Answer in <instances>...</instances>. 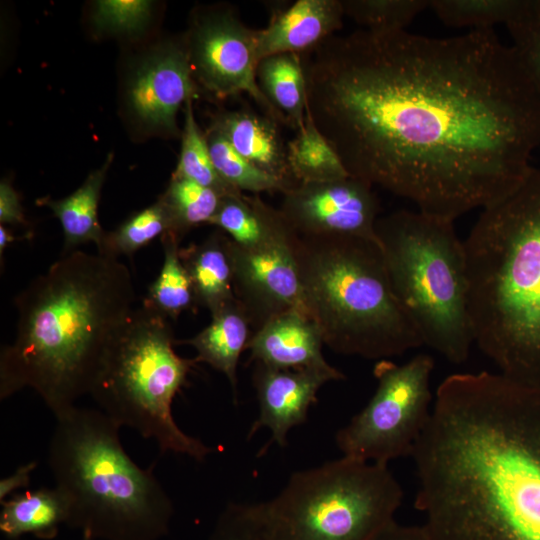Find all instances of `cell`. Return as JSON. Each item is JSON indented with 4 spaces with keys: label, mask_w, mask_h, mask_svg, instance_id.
Here are the masks:
<instances>
[{
    "label": "cell",
    "mask_w": 540,
    "mask_h": 540,
    "mask_svg": "<svg viewBox=\"0 0 540 540\" xmlns=\"http://www.w3.org/2000/svg\"><path fill=\"white\" fill-rule=\"evenodd\" d=\"M307 111L350 176L455 221L514 191L540 145V92L493 29H359L301 54Z\"/></svg>",
    "instance_id": "cell-1"
},
{
    "label": "cell",
    "mask_w": 540,
    "mask_h": 540,
    "mask_svg": "<svg viewBox=\"0 0 540 540\" xmlns=\"http://www.w3.org/2000/svg\"><path fill=\"white\" fill-rule=\"evenodd\" d=\"M412 457L434 540H540V386L446 377Z\"/></svg>",
    "instance_id": "cell-2"
},
{
    "label": "cell",
    "mask_w": 540,
    "mask_h": 540,
    "mask_svg": "<svg viewBox=\"0 0 540 540\" xmlns=\"http://www.w3.org/2000/svg\"><path fill=\"white\" fill-rule=\"evenodd\" d=\"M135 299L131 272L118 259L63 254L14 299L17 329L0 352V399L32 389L55 418L76 406Z\"/></svg>",
    "instance_id": "cell-3"
},
{
    "label": "cell",
    "mask_w": 540,
    "mask_h": 540,
    "mask_svg": "<svg viewBox=\"0 0 540 540\" xmlns=\"http://www.w3.org/2000/svg\"><path fill=\"white\" fill-rule=\"evenodd\" d=\"M463 244L475 344L501 374L540 386V170L482 209Z\"/></svg>",
    "instance_id": "cell-4"
},
{
    "label": "cell",
    "mask_w": 540,
    "mask_h": 540,
    "mask_svg": "<svg viewBox=\"0 0 540 540\" xmlns=\"http://www.w3.org/2000/svg\"><path fill=\"white\" fill-rule=\"evenodd\" d=\"M56 419L48 465L67 497V526L93 540H160L174 505L152 473L126 452L120 429L98 408L74 406Z\"/></svg>",
    "instance_id": "cell-5"
},
{
    "label": "cell",
    "mask_w": 540,
    "mask_h": 540,
    "mask_svg": "<svg viewBox=\"0 0 540 540\" xmlns=\"http://www.w3.org/2000/svg\"><path fill=\"white\" fill-rule=\"evenodd\" d=\"M292 248L308 315L332 351L379 361L423 345L377 241L295 232Z\"/></svg>",
    "instance_id": "cell-6"
},
{
    "label": "cell",
    "mask_w": 540,
    "mask_h": 540,
    "mask_svg": "<svg viewBox=\"0 0 540 540\" xmlns=\"http://www.w3.org/2000/svg\"><path fill=\"white\" fill-rule=\"evenodd\" d=\"M393 290L423 345L454 364L475 343L468 309L467 265L454 221L399 210L375 225Z\"/></svg>",
    "instance_id": "cell-7"
},
{
    "label": "cell",
    "mask_w": 540,
    "mask_h": 540,
    "mask_svg": "<svg viewBox=\"0 0 540 540\" xmlns=\"http://www.w3.org/2000/svg\"><path fill=\"white\" fill-rule=\"evenodd\" d=\"M169 320L144 305L133 309L107 345L89 395L119 427L154 441L162 453L203 462L213 449L184 432L172 412L197 362L175 352Z\"/></svg>",
    "instance_id": "cell-8"
},
{
    "label": "cell",
    "mask_w": 540,
    "mask_h": 540,
    "mask_svg": "<svg viewBox=\"0 0 540 540\" xmlns=\"http://www.w3.org/2000/svg\"><path fill=\"white\" fill-rule=\"evenodd\" d=\"M402 499L388 465L342 455L292 473L253 509L260 540H375L395 521Z\"/></svg>",
    "instance_id": "cell-9"
},
{
    "label": "cell",
    "mask_w": 540,
    "mask_h": 540,
    "mask_svg": "<svg viewBox=\"0 0 540 540\" xmlns=\"http://www.w3.org/2000/svg\"><path fill=\"white\" fill-rule=\"evenodd\" d=\"M433 369L434 360L425 353L403 364L377 361L373 396L336 434L343 456L385 465L412 456L431 417Z\"/></svg>",
    "instance_id": "cell-10"
},
{
    "label": "cell",
    "mask_w": 540,
    "mask_h": 540,
    "mask_svg": "<svg viewBox=\"0 0 540 540\" xmlns=\"http://www.w3.org/2000/svg\"><path fill=\"white\" fill-rule=\"evenodd\" d=\"M257 31L229 5L197 9L183 38L193 76L199 87L220 100L248 94L263 114L287 125L257 84Z\"/></svg>",
    "instance_id": "cell-11"
},
{
    "label": "cell",
    "mask_w": 540,
    "mask_h": 540,
    "mask_svg": "<svg viewBox=\"0 0 540 540\" xmlns=\"http://www.w3.org/2000/svg\"><path fill=\"white\" fill-rule=\"evenodd\" d=\"M279 210L300 235L357 236L377 241L379 200L372 185L352 176L297 184L283 193Z\"/></svg>",
    "instance_id": "cell-12"
},
{
    "label": "cell",
    "mask_w": 540,
    "mask_h": 540,
    "mask_svg": "<svg viewBox=\"0 0 540 540\" xmlns=\"http://www.w3.org/2000/svg\"><path fill=\"white\" fill-rule=\"evenodd\" d=\"M294 236L295 233L288 241L254 250L229 240L235 297L246 312L253 332L286 312L308 315L292 248Z\"/></svg>",
    "instance_id": "cell-13"
},
{
    "label": "cell",
    "mask_w": 540,
    "mask_h": 540,
    "mask_svg": "<svg viewBox=\"0 0 540 540\" xmlns=\"http://www.w3.org/2000/svg\"><path fill=\"white\" fill-rule=\"evenodd\" d=\"M199 88L182 39L164 45L137 67L128 84V102L142 124L175 135L179 109L198 97Z\"/></svg>",
    "instance_id": "cell-14"
},
{
    "label": "cell",
    "mask_w": 540,
    "mask_h": 540,
    "mask_svg": "<svg viewBox=\"0 0 540 540\" xmlns=\"http://www.w3.org/2000/svg\"><path fill=\"white\" fill-rule=\"evenodd\" d=\"M344 378L334 366L328 369H278L254 363L252 383L259 413L249 429L248 438L266 427L272 434L269 444L275 442L285 447L289 431L307 420L320 388L327 382Z\"/></svg>",
    "instance_id": "cell-15"
},
{
    "label": "cell",
    "mask_w": 540,
    "mask_h": 540,
    "mask_svg": "<svg viewBox=\"0 0 540 540\" xmlns=\"http://www.w3.org/2000/svg\"><path fill=\"white\" fill-rule=\"evenodd\" d=\"M345 17L341 0H297L272 12L266 27L257 31L258 62L265 57L304 54L335 35Z\"/></svg>",
    "instance_id": "cell-16"
},
{
    "label": "cell",
    "mask_w": 540,
    "mask_h": 540,
    "mask_svg": "<svg viewBox=\"0 0 540 540\" xmlns=\"http://www.w3.org/2000/svg\"><path fill=\"white\" fill-rule=\"evenodd\" d=\"M323 338L305 313L280 314L253 332L248 343L249 360L278 369H328L323 356Z\"/></svg>",
    "instance_id": "cell-17"
},
{
    "label": "cell",
    "mask_w": 540,
    "mask_h": 540,
    "mask_svg": "<svg viewBox=\"0 0 540 540\" xmlns=\"http://www.w3.org/2000/svg\"><path fill=\"white\" fill-rule=\"evenodd\" d=\"M279 124L265 114L241 107L213 115L209 126L220 131L232 147L263 172L290 186L294 180L287 160V145Z\"/></svg>",
    "instance_id": "cell-18"
},
{
    "label": "cell",
    "mask_w": 540,
    "mask_h": 540,
    "mask_svg": "<svg viewBox=\"0 0 540 540\" xmlns=\"http://www.w3.org/2000/svg\"><path fill=\"white\" fill-rule=\"evenodd\" d=\"M209 225L249 250L288 241L295 233L279 209L266 203L258 194L243 192L224 196Z\"/></svg>",
    "instance_id": "cell-19"
},
{
    "label": "cell",
    "mask_w": 540,
    "mask_h": 540,
    "mask_svg": "<svg viewBox=\"0 0 540 540\" xmlns=\"http://www.w3.org/2000/svg\"><path fill=\"white\" fill-rule=\"evenodd\" d=\"M253 334L250 320L238 300L211 313V322L194 337L178 342L192 346L197 363H206L227 378L237 398V368Z\"/></svg>",
    "instance_id": "cell-20"
},
{
    "label": "cell",
    "mask_w": 540,
    "mask_h": 540,
    "mask_svg": "<svg viewBox=\"0 0 540 540\" xmlns=\"http://www.w3.org/2000/svg\"><path fill=\"white\" fill-rule=\"evenodd\" d=\"M229 240L228 235L217 230L200 243L180 247L196 303L210 313L236 300Z\"/></svg>",
    "instance_id": "cell-21"
},
{
    "label": "cell",
    "mask_w": 540,
    "mask_h": 540,
    "mask_svg": "<svg viewBox=\"0 0 540 540\" xmlns=\"http://www.w3.org/2000/svg\"><path fill=\"white\" fill-rule=\"evenodd\" d=\"M1 505L0 531L9 539L25 534L52 539L70 513L67 497L56 486L16 493Z\"/></svg>",
    "instance_id": "cell-22"
},
{
    "label": "cell",
    "mask_w": 540,
    "mask_h": 540,
    "mask_svg": "<svg viewBox=\"0 0 540 540\" xmlns=\"http://www.w3.org/2000/svg\"><path fill=\"white\" fill-rule=\"evenodd\" d=\"M112 162L109 155L104 164L91 172L82 185L59 200L42 198L38 203L49 207L59 220L64 235V252L70 253L81 244L101 243L105 231L98 219V204L102 186Z\"/></svg>",
    "instance_id": "cell-23"
},
{
    "label": "cell",
    "mask_w": 540,
    "mask_h": 540,
    "mask_svg": "<svg viewBox=\"0 0 540 540\" xmlns=\"http://www.w3.org/2000/svg\"><path fill=\"white\" fill-rule=\"evenodd\" d=\"M257 84L266 99L299 130L307 114L306 78L300 54L283 53L262 58L256 67Z\"/></svg>",
    "instance_id": "cell-24"
},
{
    "label": "cell",
    "mask_w": 540,
    "mask_h": 540,
    "mask_svg": "<svg viewBox=\"0 0 540 540\" xmlns=\"http://www.w3.org/2000/svg\"><path fill=\"white\" fill-rule=\"evenodd\" d=\"M286 145L289 169L298 184L330 182L350 176L308 111L304 125Z\"/></svg>",
    "instance_id": "cell-25"
},
{
    "label": "cell",
    "mask_w": 540,
    "mask_h": 540,
    "mask_svg": "<svg viewBox=\"0 0 540 540\" xmlns=\"http://www.w3.org/2000/svg\"><path fill=\"white\" fill-rule=\"evenodd\" d=\"M163 264L156 279L150 284L143 305L168 319H177L184 311L195 309L191 279L180 258V240L172 233L161 238Z\"/></svg>",
    "instance_id": "cell-26"
},
{
    "label": "cell",
    "mask_w": 540,
    "mask_h": 540,
    "mask_svg": "<svg viewBox=\"0 0 540 540\" xmlns=\"http://www.w3.org/2000/svg\"><path fill=\"white\" fill-rule=\"evenodd\" d=\"M226 196L212 188L172 175L159 197L168 210L171 231L180 241L193 228L208 224Z\"/></svg>",
    "instance_id": "cell-27"
},
{
    "label": "cell",
    "mask_w": 540,
    "mask_h": 540,
    "mask_svg": "<svg viewBox=\"0 0 540 540\" xmlns=\"http://www.w3.org/2000/svg\"><path fill=\"white\" fill-rule=\"evenodd\" d=\"M205 137L219 177L231 188L243 193H285L293 186L273 177L242 157L217 129L209 126Z\"/></svg>",
    "instance_id": "cell-28"
},
{
    "label": "cell",
    "mask_w": 540,
    "mask_h": 540,
    "mask_svg": "<svg viewBox=\"0 0 540 540\" xmlns=\"http://www.w3.org/2000/svg\"><path fill=\"white\" fill-rule=\"evenodd\" d=\"M530 0H431L429 8L447 26L472 30L506 27L526 11Z\"/></svg>",
    "instance_id": "cell-29"
},
{
    "label": "cell",
    "mask_w": 540,
    "mask_h": 540,
    "mask_svg": "<svg viewBox=\"0 0 540 540\" xmlns=\"http://www.w3.org/2000/svg\"><path fill=\"white\" fill-rule=\"evenodd\" d=\"M170 231V215L164 203L158 199L152 205L132 214L113 231L105 232L97 246V253L115 259L123 255L131 256Z\"/></svg>",
    "instance_id": "cell-30"
},
{
    "label": "cell",
    "mask_w": 540,
    "mask_h": 540,
    "mask_svg": "<svg viewBox=\"0 0 540 540\" xmlns=\"http://www.w3.org/2000/svg\"><path fill=\"white\" fill-rule=\"evenodd\" d=\"M172 175L191 180L225 195L240 192L228 186L215 170L205 133L200 129L194 116L193 99H189L184 106L181 150Z\"/></svg>",
    "instance_id": "cell-31"
},
{
    "label": "cell",
    "mask_w": 540,
    "mask_h": 540,
    "mask_svg": "<svg viewBox=\"0 0 540 540\" xmlns=\"http://www.w3.org/2000/svg\"><path fill=\"white\" fill-rule=\"evenodd\" d=\"M344 15L372 32L404 31L423 10L427 0H341Z\"/></svg>",
    "instance_id": "cell-32"
},
{
    "label": "cell",
    "mask_w": 540,
    "mask_h": 540,
    "mask_svg": "<svg viewBox=\"0 0 540 540\" xmlns=\"http://www.w3.org/2000/svg\"><path fill=\"white\" fill-rule=\"evenodd\" d=\"M153 4L145 0L97 1L93 14L95 27L103 32L134 34L142 31L152 14Z\"/></svg>",
    "instance_id": "cell-33"
},
{
    "label": "cell",
    "mask_w": 540,
    "mask_h": 540,
    "mask_svg": "<svg viewBox=\"0 0 540 540\" xmlns=\"http://www.w3.org/2000/svg\"><path fill=\"white\" fill-rule=\"evenodd\" d=\"M506 28L512 47L540 92V0H530L523 15Z\"/></svg>",
    "instance_id": "cell-34"
},
{
    "label": "cell",
    "mask_w": 540,
    "mask_h": 540,
    "mask_svg": "<svg viewBox=\"0 0 540 540\" xmlns=\"http://www.w3.org/2000/svg\"><path fill=\"white\" fill-rule=\"evenodd\" d=\"M208 540H260L253 503H228Z\"/></svg>",
    "instance_id": "cell-35"
},
{
    "label": "cell",
    "mask_w": 540,
    "mask_h": 540,
    "mask_svg": "<svg viewBox=\"0 0 540 540\" xmlns=\"http://www.w3.org/2000/svg\"><path fill=\"white\" fill-rule=\"evenodd\" d=\"M0 223L1 225L26 224L20 196L10 181L2 179L0 183Z\"/></svg>",
    "instance_id": "cell-36"
},
{
    "label": "cell",
    "mask_w": 540,
    "mask_h": 540,
    "mask_svg": "<svg viewBox=\"0 0 540 540\" xmlns=\"http://www.w3.org/2000/svg\"><path fill=\"white\" fill-rule=\"evenodd\" d=\"M38 465L37 461H30L20 465L12 474L0 480V501L16 494L17 490L29 485L31 475Z\"/></svg>",
    "instance_id": "cell-37"
},
{
    "label": "cell",
    "mask_w": 540,
    "mask_h": 540,
    "mask_svg": "<svg viewBox=\"0 0 540 540\" xmlns=\"http://www.w3.org/2000/svg\"><path fill=\"white\" fill-rule=\"evenodd\" d=\"M375 540H434L425 525H402L393 521Z\"/></svg>",
    "instance_id": "cell-38"
},
{
    "label": "cell",
    "mask_w": 540,
    "mask_h": 540,
    "mask_svg": "<svg viewBox=\"0 0 540 540\" xmlns=\"http://www.w3.org/2000/svg\"><path fill=\"white\" fill-rule=\"evenodd\" d=\"M16 239H18V237L14 236L12 234V232L5 225L0 226V255H1V260H2L3 253H4L5 249L7 248V246L9 244H11Z\"/></svg>",
    "instance_id": "cell-39"
},
{
    "label": "cell",
    "mask_w": 540,
    "mask_h": 540,
    "mask_svg": "<svg viewBox=\"0 0 540 540\" xmlns=\"http://www.w3.org/2000/svg\"><path fill=\"white\" fill-rule=\"evenodd\" d=\"M81 540H93V538L90 536L87 532H82V539Z\"/></svg>",
    "instance_id": "cell-40"
}]
</instances>
